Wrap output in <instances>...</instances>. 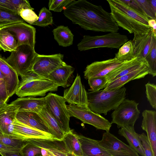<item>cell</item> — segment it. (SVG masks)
<instances>
[{
    "instance_id": "obj_1",
    "label": "cell",
    "mask_w": 156,
    "mask_h": 156,
    "mask_svg": "<svg viewBox=\"0 0 156 156\" xmlns=\"http://www.w3.org/2000/svg\"><path fill=\"white\" fill-rule=\"evenodd\" d=\"M63 14L73 24L86 30L111 32H117L119 29L110 13L101 5L86 0H74L64 9Z\"/></svg>"
},
{
    "instance_id": "obj_2",
    "label": "cell",
    "mask_w": 156,
    "mask_h": 156,
    "mask_svg": "<svg viewBox=\"0 0 156 156\" xmlns=\"http://www.w3.org/2000/svg\"><path fill=\"white\" fill-rule=\"evenodd\" d=\"M126 88L122 87L109 90L103 89L87 92L88 107L95 113L106 115L108 112L115 109L126 99Z\"/></svg>"
},
{
    "instance_id": "obj_3",
    "label": "cell",
    "mask_w": 156,
    "mask_h": 156,
    "mask_svg": "<svg viewBox=\"0 0 156 156\" xmlns=\"http://www.w3.org/2000/svg\"><path fill=\"white\" fill-rule=\"evenodd\" d=\"M128 40L127 36L117 32H111L101 36L85 35L77 46L80 51L98 48L119 49Z\"/></svg>"
},
{
    "instance_id": "obj_4",
    "label": "cell",
    "mask_w": 156,
    "mask_h": 156,
    "mask_svg": "<svg viewBox=\"0 0 156 156\" xmlns=\"http://www.w3.org/2000/svg\"><path fill=\"white\" fill-rule=\"evenodd\" d=\"M37 54L34 48L28 45H23L12 51L5 60L21 77L32 71Z\"/></svg>"
},
{
    "instance_id": "obj_5",
    "label": "cell",
    "mask_w": 156,
    "mask_h": 156,
    "mask_svg": "<svg viewBox=\"0 0 156 156\" xmlns=\"http://www.w3.org/2000/svg\"><path fill=\"white\" fill-rule=\"evenodd\" d=\"M138 105L135 101L125 99L112 112L111 123L116 124L118 128L134 126L140 113Z\"/></svg>"
},
{
    "instance_id": "obj_6",
    "label": "cell",
    "mask_w": 156,
    "mask_h": 156,
    "mask_svg": "<svg viewBox=\"0 0 156 156\" xmlns=\"http://www.w3.org/2000/svg\"><path fill=\"white\" fill-rule=\"evenodd\" d=\"M45 106L58 123L64 135L70 130V116L63 97L49 93L45 97Z\"/></svg>"
},
{
    "instance_id": "obj_7",
    "label": "cell",
    "mask_w": 156,
    "mask_h": 156,
    "mask_svg": "<svg viewBox=\"0 0 156 156\" xmlns=\"http://www.w3.org/2000/svg\"><path fill=\"white\" fill-rule=\"evenodd\" d=\"M70 117H75L84 123L90 125L97 129L109 131L112 124L100 115L94 112L88 108L73 104L67 105Z\"/></svg>"
},
{
    "instance_id": "obj_8",
    "label": "cell",
    "mask_w": 156,
    "mask_h": 156,
    "mask_svg": "<svg viewBox=\"0 0 156 156\" xmlns=\"http://www.w3.org/2000/svg\"><path fill=\"white\" fill-rule=\"evenodd\" d=\"M107 1L110 7L112 17L118 26L134 34H144L152 29L149 26L139 22L132 16L118 9L108 0Z\"/></svg>"
},
{
    "instance_id": "obj_9",
    "label": "cell",
    "mask_w": 156,
    "mask_h": 156,
    "mask_svg": "<svg viewBox=\"0 0 156 156\" xmlns=\"http://www.w3.org/2000/svg\"><path fill=\"white\" fill-rule=\"evenodd\" d=\"M58 86L48 79L42 78L28 82L19 86L15 94L20 97L44 96L49 91H56Z\"/></svg>"
},
{
    "instance_id": "obj_10",
    "label": "cell",
    "mask_w": 156,
    "mask_h": 156,
    "mask_svg": "<svg viewBox=\"0 0 156 156\" xmlns=\"http://www.w3.org/2000/svg\"><path fill=\"white\" fill-rule=\"evenodd\" d=\"M63 56L60 53L49 55L37 54L32 71L39 76L47 79L54 71L66 64L63 61Z\"/></svg>"
},
{
    "instance_id": "obj_11",
    "label": "cell",
    "mask_w": 156,
    "mask_h": 156,
    "mask_svg": "<svg viewBox=\"0 0 156 156\" xmlns=\"http://www.w3.org/2000/svg\"><path fill=\"white\" fill-rule=\"evenodd\" d=\"M100 145L111 156H140L129 145L120 140L109 131L103 133L101 140H98Z\"/></svg>"
},
{
    "instance_id": "obj_12",
    "label": "cell",
    "mask_w": 156,
    "mask_h": 156,
    "mask_svg": "<svg viewBox=\"0 0 156 156\" xmlns=\"http://www.w3.org/2000/svg\"><path fill=\"white\" fill-rule=\"evenodd\" d=\"M1 28L7 29L14 36L17 42V47L27 45L34 48L36 31L32 26L24 22H21Z\"/></svg>"
},
{
    "instance_id": "obj_13",
    "label": "cell",
    "mask_w": 156,
    "mask_h": 156,
    "mask_svg": "<svg viewBox=\"0 0 156 156\" xmlns=\"http://www.w3.org/2000/svg\"><path fill=\"white\" fill-rule=\"evenodd\" d=\"M27 140L40 148V152L38 156H73L62 140L35 139Z\"/></svg>"
},
{
    "instance_id": "obj_14",
    "label": "cell",
    "mask_w": 156,
    "mask_h": 156,
    "mask_svg": "<svg viewBox=\"0 0 156 156\" xmlns=\"http://www.w3.org/2000/svg\"><path fill=\"white\" fill-rule=\"evenodd\" d=\"M8 135L26 140L30 139H56L52 135L25 125L15 119L9 127Z\"/></svg>"
},
{
    "instance_id": "obj_15",
    "label": "cell",
    "mask_w": 156,
    "mask_h": 156,
    "mask_svg": "<svg viewBox=\"0 0 156 156\" xmlns=\"http://www.w3.org/2000/svg\"><path fill=\"white\" fill-rule=\"evenodd\" d=\"M127 62H120L115 58L94 62L86 67L84 72V77L88 80L91 78L106 76Z\"/></svg>"
},
{
    "instance_id": "obj_16",
    "label": "cell",
    "mask_w": 156,
    "mask_h": 156,
    "mask_svg": "<svg viewBox=\"0 0 156 156\" xmlns=\"http://www.w3.org/2000/svg\"><path fill=\"white\" fill-rule=\"evenodd\" d=\"M87 93L80 76L77 74L71 86L64 90L63 97L69 104L88 108Z\"/></svg>"
},
{
    "instance_id": "obj_17",
    "label": "cell",
    "mask_w": 156,
    "mask_h": 156,
    "mask_svg": "<svg viewBox=\"0 0 156 156\" xmlns=\"http://www.w3.org/2000/svg\"><path fill=\"white\" fill-rule=\"evenodd\" d=\"M154 37L156 36L154 34L152 29L144 34H134L132 41L135 57L145 61V58L150 49Z\"/></svg>"
},
{
    "instance_id": "obj_18",
    "label": "cell",
    "mask_w": 156,
    "mask_h": 156,
    "mask_svg": "<svg viewBox=\"0 0 156 156\" xmlns=\"http://www.w3.org/2000/svg\"><path fill=\"white\" fill-rule=\"evenodd\" d=\"M142 116L141 127L146 132L154 156H156V112L146 109Z\"/></svg>"
},
{
    "instance_id": "obj_19",
    "label": "cell",
    "mask_w": 156,
    "mask_h": 156,
    "mask_svg": "<svg viewBox=\"0 0 156 156\" xmlns=\"http://www.w3.org/2000/svg\"><path fill=\"white\" fill-rule=\"evenodd\" d=\"M16 119L23 124L51 134L47 124L37 113L31 112L18 111Z\"/></svg>"
},
{
    "instance_id": "obj_20",
    "label": "cell",
    "mask_w": 156,
    "mask_h": 156,
    "mask_svg": "<svg viewBox=\"0 0 156 156\" xmlns=\"http://www.w3.org/2000/svg\"><path fill=\"white\" fill-rule=\"evenodd\" d=\"M0 70L4 75L9 98L15 94L18 87L20 80L16 72L0 56Z\"/></svg>"
},
{
    "instance_id": "obj_21",
    "label": "cell",
    "mask_w": 156,
    "mask_h": 156,
    "mask_svg": "<svg viewBox=\"0 0 156 156\" xmlns=\"http://www.w3.org/2000/svg\"><path fill=\"white\" fill-rule=\"evenodd\" d=\"M80 144L83 156H111L96 140L77 134Z\"/></svg>"
},
{
    "instance_id": "obj_22",
    "label": "cell",
    "mask_w": 156,
    "mask_h": 156,
    "mask_svg": "<svg viewBox=\"0 0 156 156\" xmlns=\"http://www.w3.org/2000/svg\"><path fill=\"white\" fill-rule=\"evenodd\" d=\"M148 74H149V71L146 64L108 83L104 89L105 90H109L120 88L129 82L144 78Z\"/></svg>"
},
{
    "instance_id": "obj_23",
    "label": "cell",
    "mask_w": 156,
    "mask_h": 156,
    "mask_svg": "<svg viewBox=\"0 0 156 156\" xmlns=\"http://www.w3.org/2000/svg\"><path fill=\"white\" fill-rule=\"evenodd\" d=\"M10 104L18 106V111L31 112L38 113L45 106V98H36L33 97H20Z\"/></svg>"
},
{
    "instance_id": "obj_24",
    "label": "cell",
    "mask_w": 156,
    "mask_h": 156,
    "mask_svg": "<svg viewBox=\"0 0 156 156\" xmlns=\"http://www.w3.org/2000/svg\"><path fill=\"white\" fill-rule=\"evenodd\" d=\"M146 64L145 61L140 60L136 58L126 62L105 76L108 80V83L121 76L141 68Z\"/></svg>"
},
{
    "instance_id": "obj_25",
    "label": "cell",
    "mask_w": 156,
    "mask_h": 156,
    "mask_svg": "<svg viewBox=\"0 0 156 156\" xmlns=\"http://www.w3.org/2000/svg\"><path fill=\"white\" fill-rule=\"evenodd\" d=\"M74 68L70 65L66 64L56 69L47 77V79L51 80L59 87H66L69 86V80L73 74Z\"/></svg>"
},
{
    "instance_id": "obj_26",
    "label": "cell",
    "mask_w": 156,
    "mask_h": 156,
    "mask_svg": "<svg viewBox=\"0 0 156 156\" xmlns=\"http://www.w3.org/2000/svg\"><path fill=\"white\" fill-rule=\"evenodd\" d=\"M119 134L123 136L129 145L142 156H145L139 134L135 131L134 126H128L120 129Z\"/></svg>"
},
{
    "instance_id": "obj_27",
    "label": "cell",
    "mask_w": 156,
    "mask_h": 156,
    "mask_svg": "<svg viewBox=\"0 0 156 156\" xmlns=\"http://www.w3.org/2000/svg\"><path fill=\"white\" fill-rule=\"evenodd\" d=\"M19 108L18 106L10 104L0 110V129L3 133L8 135V128L16 119Z\"/></svg>"
},
{
    "instance_id": "obj_28",
    "label": "cell",
    "mask_w": 156,
    "mask_h": 156,
    "mask_svg": "<svg viewBox=\"0 0 156 156\" xmlns=\"http://www.w3.org/2000/svg\"><path fill=\"white\" fill-rule=\"evenodd\" d=\"M38 114L47 124L51 134L56 139L62 140L64 135L58 123L45 106L43 107Z\"/></svg>"
},
{
    "instance_id": "obj_29",
    "label": "cell",
    "mask_w": 156,
    "mask_h": 156,
    "mask_svg": "<svg viewBox=\"0 0 156 156\" xmlns=\"http://www.w3.org/2000/svg\"><path fill=\"white\" fill-rule=\"evenodd\" d=\"M52 32L54 38L59 45L67 47L73 44L74 35L67 26H58Z\"/></svg>"
},
{
    "instance_id": "obj_30",
    "label": "cell",
    "mask_w": 156,
    "mask_h": 156,
    "mask_svg": "<svg viewBox=\"0 0 156 156\" xmlns=\"http://www.w3.org/2000/svg\"><path fill=\"white\" fill-rule=\"evenodd\" d=\"M65 145L73 156H83L82 151L77 134L72 130L65 134L62 139Z\"/></svg>"
},
{
    "instance_id": "obj_31",
    "label": "cell",
    "mask_w": 156,
    "mask_h": 156,
    "mask_svg": "<svg viewBox=\"0 0 156 156\" xmlns=\"http://www.w3.org/2000/svg\"><path fill=\"white\" fill-rule=\"evenodd\" d=\"M17 47V42L14 36L8 30L0 28V50L11 52Z\"/></svg>"
},
{
    "instance_id": "obj_32",
    "label": "cell",
    "mask_w": 156,
    "mask_h": 156,
    "mask_svg": "<svg viewBox=\"0 0 156 156\" xmlns=\"http://www.w3.org/2000/svg\"><path fill=\"white\" fill-rule=\"evenodd\" d=\"M108 1L121 11L131 15L137 21L144 24L149 26L148 22L149 19L146 16L134 10L122 2L121 0Z\"/></svg>"
},
{
    "instance_id": "obj_33",
    "label": "cell",
    "mask_w": 156,
    "mask_h": 156,
    "mask_svg": "<svg viewBox=\"0 0 156 156\" xmlns=\"http://www.w3.org/2000/svg\"><path fill=\"white\" fill-rule=\"evenodd\" d=\"M115 58L122 62L130 61L136 58L134 56L132 41H128L122 45L115 54Z\"/></svg>"
},
{
    "instance_id": "obj_34",
    "label": "cell",
    "mask_w": 156,
    "mask_h": 156,
    "mask_svg": "<svg viewBox=\"0 0 156 156\" xmlns=\"http://www.w3.org/2000/svg\"><path fill=\"white\" fill-rule=\"evenodd\" d=\"M145 61L149 71L153 77L156 75V37L153 38L152 44Z\"/></svg>"
},
{
    "instance_id": "obj_35",
    "label": "cell",
    "mask_w": 156,
    "mask_h": 156,
    "mask_svg": "<svg viewBox=\"0 0 156 156\" xmlns=\"http://www.w3.org/2000/svg\"><path fill=\"white\" fill-rule=\"evenodd\" d=\"M24 21L17 13L0 10V28L6 25Z\"/></svg>"
},
{
    "instance_id": "obj_36",
    "label": "cell",
    "mask_w": 156,
    "mask_h": 156,
    "mask_svg": "<svg viewBox=\"0 0 156 156\" xmlns=\"http://www.w3.org/2000/svg\"><path fill=\"white\" fill-rule=\"evenodd\" d=\"M53 23L51 12L45 7H43L39 12L38 19L32 25L44 27L51 25Z\"/></svg>"
},
{
    "instance_id": "obj_37",
    "label": "cell",
    "mask_w": 156,
    "mask_h": 156,
    "mask_svg": "<svg viewBox=\"0 0 156 156\" xmlns=\"http://www.w3.org/2000/svg\"><path fill=\"white\" fill-rule=\"evenodd\" d=\"M26 140L19 139L5 134H0V142L4 144L20 150Z\"/></svg>"
},
{
    "instance_id": "obj_38",
    "label": "cell",
    "mask_w": 156,
    "mask_h": 156,
    "mask_svg": "<svg viewBox=\"0 0 156 156\" xmlns=\"http://www.w3.org/2000/svg\"><path fill=\"white\" fill-rule=\"evenodd\" d=\"M90 92L96 91L105 88L108 83L105 76L91 78L88 79Z\"/></svg>"
},
{
    "instance_id": "obj_39",
    "label": "cell",
    "mask_w": 156,
    "mask_h": 156,
    "mask_svg": "<svg viewBox=\"0 0 156 156\" xmlns=\"http://www.w3.org/2000/svg\"><path fill=\"white\" fill-rule=\"evenodd\" d=\"M40 148L28 140L21 148L20 152L23 156H38L40 152Z\"/></svg>"
},
{
    "instance_id": "obj_40",
    "label": "cell",
    "mask_w": 156,
    "mask_h": 156,
    "mask_svg": "<svg viewBox=\"0 0 156 156\" xmlns=\"http://www.w3.org/2000/svg\"><path fill=\"white\" fill-rule=\"evenodd\" d=\"M145 86L147 100L152 107L156 109V85L148 82Z\"/></svg>"
},
{
    "instance_id": "obj_41",
    "label": "cell",
    "mask_w": 156,
    "mask_h": 156,
    "mask_svg": "<svg viewBox=\"0 0 156 156\" xmlns=\"http://www.w3.org/2000/svg\"><path fill=\"white\" fill-rule=\"evenodd\" d=\"M74 0H50L48 6L49 10L57 12H61Z\"/></svg>"
},
{
    "instance_id": "obj_42",
    "label": "cell",
    "mask_w": 156,
    "mask_h": 156,
    "mask_svg": "<svg viewBox=\"0 0 156 156\" xmlns=\"http://www.w3.org/2000/svg\"><path fill=\"white\" fill-rule=\"evenodd\" d=\"M17 14L25 21L32 25L38 19V16L30 9H22L17 12Z\"/></svg>"
},
{
    "instance_id": "obj_43",
    "label": "cell",
    "mask_w": 156,
    "mask_h": 156,
    "mask_svg": "<svg viewBox=\"0 0 156 156\" xmlns=\"http://www.w3.org/2000/svg\"><path fill=\"white\" fill-rule=\"evenodd\" d=\"M146 16L149 19L156 20V14L154 12L148 0H136Z\"/></svg>"
},
{
    "instance_id": "obj_44",
    "label": "cell",
    "mask_w": 156,
    "mask_h": 156,
    "mask_svg": "<svg viewBox=\"0 0 156 156\" xmlns=\"http://www.w3.org/2000/svg\"><path fill=\"white\" fill-rule=\"evenodd\" d=\"M145 156H154L152 148L147 135L144 133L139 134Z\"/></svg>"
},
{
    "instance_id": "obj_45",
    "label": "cell",
    "mask_w": 156,
    "mask_h": 156,
    "mask_svg": "<svg viewBox=\"0 0 156 156\" xmlns=\"http://www.w3.org/2000/svg\"><path fill=\"white\" fill-rule=\"evenodd\" d=\"M13 7L17 12L22 9H30L34 10L29 2L27 0H10Z\"/></svg>"
},
{
    "instance_id": "obj_46",
    "label": "cell",
    "mask_w": 156,
    "mask_h": 156,
    "mask_svg": "<svg viewBox=\"0 0 156 156\" xmlns=\"http://www.w3.org/2000/svg\"><path fill=\"white\" fill-rule=\"evenodd\" d=\"M0 10L17 14L10 0H0Z\"/></svg>"
},
{
    "instance_id": "obj_47",
    "label": "cell",
    "mask_w": 156,
    "mask_h": 156,
    "mask_svg": "<svg viewBox=\"0 0 156 156\" xmlns=\"http://www.w3.org/2000/svg\"><path fill=\"white\" fill-rule=\"evenodd\" d=\"M121 1L138 12L146 16L136 0H121Z\"/></svg>"
},
{
    "instance_id": "obj_48",
    "label": "cell",
    "mask_w": 156,
    "mask_h": 156,
    "mask_svg": "<svg viewBox=\"0 0 156 156\" xmlns=\"http://www.w3.org/2000/svg\"><path fill=\"white\" fill-rule=\"evenodd\" d=\"M0 89L4 96L8 100L9 97L7 90L5 76L0 70Z\"/></svg>"
},
{
    "instance_id": "obj_49",
    "label": "cell",
    "mask_w": 156,
    "mask_h": 156,
    "mask_svg": "<svg viewBox=\"0 0 156 156\" xmlns=\"http://www.w3.org/2000/svg\"><path fill=\"white\" fill-rule=\"evenodd\" d=\"M20 151L13 147L6 145L0 142V151L20 152Z\"/></svg>"
},
{
    "instance_id": "obj_50",
    "label": "cell",
    "mask_w": 156,
    "mask_h": 156,
    "mask_svg": "<svg viewBox=\"0 0 156 156\" xmlns=\"http://www.w3.org/2000/svg\"><path fill=\"white\" fill-rule=\"evenodd\" d=\"M0 154L2 156H23L20 151H0Z\"/></svg>"
},
{
    "instance_id": "obj_51",
    "label": "cell",
    "mask_w": 156,
    "mask_h": 156,
    "mask_svg": "<svg viewBox=\"0 0 156 156\" xmlns=\"http://www.w3.org/2000/svg\"><path fill=\"white\" fill-rule=\"evenodd\" d=\"M156 20L149 19L148 22L149 26L151 28L154 34L156 36Z\"/></svg>"
},
{
    "instance_id": "obj_52",
    "label": "cell",
    "mask_w": 156,
    "mask_h": 156,
    "mask_svg": "<svg viewBox=\"0 0 156 156\" xmlns=\"http://www.w3.org/2000/svg\"><path fill=\"white\" fill-rule=\"evenodd\" d=\"M148 0L155 14H156V0Z\"/></svg>"
},
{
    "instance_id": "obj_53",
    "label": "cell",
    "mask_w": 156,
    "mask_h": 156,
    "mask_svg": "<svg viewBox=\"0 0 156 156\" xmlns=\"http://www.w3.org/2000/svg\"><path fill=\"white\" fill-rule=\"evenodd\" d=\"M6 102L2 100H0V110L7 105Z\"/></svg>"
},
{
    "instance_id": "obj_54",
    "label": "cell",
    "mask_w": 156,
    "mask_h": 156,
    "mask_svg": "<svg viewBox=\"0 0 156 156\" xmlns=\"http://www.w3.org/2000/svg\"><path fill=\"white\" fill-rule=\"evenodd\" d=\"M0 100H2L5 102H7L8 100L4 96L0 89Z\"/></svg>"
},
{
    "instance_id": "obj_55",
    "label": "cell",
    "mask_w": 156,
    "mask_h": 156,
    "mask_svg": "<svg viewBox=\"0 0 156 156\" xmlns=\"http://www.w3.org/2000/svg\"><path fill=\"white\" fill-rule=\"evenodd\" d=\"M2 132L1 130L0 129V134H2Z\"/></svg>"
}]
</instances>
